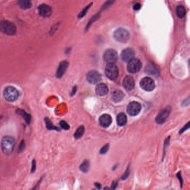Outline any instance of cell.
I'll return each instance as SVG.
<instances>
[{
	"mask_svg": "<svg viewBox=\"0 0 190 190\" xmlns=\"http://www.w3.org/2000/svg\"><path fill=\"white\" fill-rule=\"evenodd\" d=\"M15 146V139L14 138L10 136H5L2 138L1 147L3 153L10 156L14 151Z\"/></svg>",
	"mask_w": 190,
	"mask_h": 190,
	"instance_id": "obj_1",
	"label": "cell"
},
{
	"mask_svg": "<svg viewBox=\"0 0 190 190\" xmlns=\"http://www.w3.org/2000/svg\"><path fill=\"white\" fill-rule=\"evenodd\" d=\"M17 29L15 25L8 20L0 21V31L9 36H14L16 33Z\"/></svg>",
	"mask_w": 190,
	"mask_h": 190,
	"instance_id": "obj_2",
	"label": "cell"
},
{
	"mask_svg": "<svg viewBox=\"0 0 190 190\" xmlns=\"http://www.w3.org/2000/svg\"><path fill=\"white\" fill-rule=\"evenodd\" d=\"M3 95L5 100L9 102L16 101L19 97V92L12 86H7L4 89Z\"/></svg>",
	"mask_w": 190,
	"mask_h": 190,
	"instance_id": "obj_3",
	"label": "cell"
},
{
	"mask_svg": "<svg viewBox=\"0 0 190 190\" xmlns=\"http://www.w3.org/2000/svg\"><path fill=\"white\" fill-rule=\"evenodd\" d=\"M105 74L109 79L115 80L119 75V70L114 64H108L105 69Z\"/></svg>",
	"mask_w": 190,
	"mask_h": 190,
	"instance_id": "obj_4",
	"label": "cell"
},
{
	"mask_svg": "<svg viewBox=\"0 0 190 190\" xmlns=\"http://www.w3.org/2000/svg\"><path fill=\"white\" fill-rule=\"evenodd\" d=\"M129 33L127 30L123 28H119L117 29L114 33V37L115 39L122 43H126L129 39Z\"/></svg>",
	"mask_w": 190,
	"mask_h": 190,
	"instance_id": "obj_5",
	"label": "cell"
},
{
	"mask_svg": "<svg viewBox=\"0 0 190 190\" xmlns=\"http://www.w3.org/2000/svg\"><path fill=\"white\" fill-rule=\"evenodd\" d=\"M142 66V64L140 60L138 59H132L127 65V70L131 73H136L140 71Z\"/></svg>",
	"mask_w": 190,
	"mask_h": 190,
	"instance_id": "obj_6",
	"label": "cell"
},
{
	"mask_svg": "<svg viewBox=\"0 0 190 190\" xmlns=\"http://www.w3.org/2000/svg\"><path fill=\"white\" fill-rule=\"evenodd\" d=\"M170 107H167L159 113L156 118V122L158 124H163L167 120L171 113Z\"/></svg>",
	"mask_w": 190,
	"mask_h": 190,
	"instance_id": "obj_7",
	"label": "cell"
},
{
	"mask_svg": "<svg viewBox=\"0 0 190 190\" xmlns=\"http://www.w3.org/2000/svg\"><path fill=\"white\" fill-rule=\"evenodd\" d=\"M140 86L147 92H151L155 88V84L152 79L146 77L142 79L140 82Z\"/></svg>",
	"mask_w": 190,
	"mask_h": 190,
	"instance_id": "obj_8",
	"label": "cell"
},
{
	"mask_svg": "<svg viewBox=\"0 0 190 190\" xmlns=\"http://www.w3.org/2000/svg\"><path fill=\"white\" fill-rule=\"evenodd\" d=\"M118 59L117 53L113 49L107 50L103 55L104 60L108 64H114Z\"/></svg>",
	"mask_w": 190,
	"mask_h": 190,
	"instance_id": "obj_9",
	"label": "cell"
},
{
	"mask_svg": "<svg viewBox=\"0 0 190 190\" xmlns=\"http://www.w3.org/2000/svg\"><path fill=\"white\" fill-rule=\"evenodd\" d=\"M141 110V105L139 103L133 102L130 103L127 108L128 114L131 116H136L138 115Z\"/></svg>",
	"mask_w": 190,
	"mask_h": 190,
	"instance_id": "obj_10",
	"label": "cell"
},
{
	"mask_svg": "<svg viewBox=\"0 0 190 190\" xmlns=\"http://www.w3.org/2000/svg\"><path fill=\"white\" fill-rule=\"evenodd\" d=\"M87 79L89 83L96 84L102 80V75L97 71L92 70L87 74Z\"/></svg>",
	"mask_w": 190,
	"mask_h": 190,
	"instance_id": "obj_11",
	"label": "cell"
},
{
	"mask_svg": "<svg viewBox=\"0 0 190 190\" xmlns=\"http://www.w3.org/2000/svg\"><path fill=\"white\" fill-rule=\"evenodd\" d=\"M38 11L40 16L46 18L50 17L53 12L51 7L47 4H41L38 7Z\"/></svg>",
	"mask_w": 190,
	"mask_h": 190,
	"instance_id": "obj_12",
	"label": "cell"
},
{
	"mask_svg": "<svg viewBox=\"0 0 190 190\" xmlns=\"http://www.w3.org/2000/svg\"><path fill=\"white\" fill-rule=\"evenodd\" d=\"M68 66V61L64 60V61L60 62L58 68L56 73V78H59V79L62 78L63 77L65 73Z\"/></svg>",
	"mask_w": 190,
	"mask_h": 190,
	"instance_id": "obj_13",
	"label": "cell"
},
{
	"mask_svg": "<svg viewBox=\"0 0 190 190\" xmlns=\"http://www.w3.org/2000/svg\"><path fill=\"white\" fill-rule=\"evenodd\" d=\"M99 124L103 127V128H108L109 127L112 123V119L111 116L104 114H103L99 119Z\"/></svg>",
	"mask_w": 190,
	"mask_h": 190,
	"instance_id": "obj_14",
	"label": "cell"
},
{
	"mask_svg": "<svg viewBox=\"0 0 190 190\" xmlns=\"http://www.w3.org/2000/svg\"><path fill=\"white\" fill-rule=\"evenodd\" d=\"M135 55L134 51L131 48H127L124 50L121 54V59L125 62H129L131 60Z\"/></svg>",
	"mask_w": 190,
	"mask_h": 190,
	"instance_id": "obj_15",
	"label": "cell"
},
{
	"mask_svg": "<svg viewBox=\"0 0 190 190\" xmlns=\"http://www.w3.org/2000/svg\"><path fill=\"white\" fill-rule=\"evenodd\" d=\"M134 81L131 76H126L123 81V86L128 91H131L134 88Z\"/></svg>",
	"mask_w": 190,
	"mask_h": 190,
	"instance_id": "obj_16",
	"label": "cell"
},
{
	"mask_svg": "<svg viewBox=\"0 0 190 190\" xmlns=\"http://www.w3.org/2000/svg\"><path fill=\"white\" fill-rule=\"evenodd\" d=\"M96 93L99 96H104L108 93V88L107 85L104 83H101L98 85L96 88Z\"/></svg>",
	"mask_w": 190,
	"mask_h": 190,
	"instance_id": "obj_17",
	"label": "cell"
},
{
	"mask_svg": "<svg viewBox=\"0 0 190 190\" xmlns=\"http://www.w3.org/2000/svg\"><path fill=\"white\" fill-rule=\"evenodd\" d=\"M124 97V94L121 90H117L113 92L112 99L114 102L118 103L122 101Z\"/></svg>",
	"mask_w": 190,
	"mask_h": 190,
	"instance_id": "obj_18",
	"label": "cell"
},
{
	"mask_svg": "<svg viewBox=\"0 0 190 190\" xmlns=\"http://www.w3.org/2000/svg\"><path fill=\"white\" fill-rule=\"evenodd\" d=\"M127 116L124 113H121L119 114H118L117 117V124L120 127L124 126L127 124Z\"/></svg>",
	"mask_w": 190,
	"mask_h": 190,
	"instance_id": "obj_19",
	"label": "cell"
},
{
	"mask_svg": "<svg viewBox=\"0 0 190 190\" xmlns=\"http://www.w3.org/2000/svg\"><path fill=\"white\" fill-rule=\"evenodd\" d=\"M16 113L17 114H19L21 116L22 118H24L27 124H30L31 121V116L29 114V113L26 112L24 110L21 109H17L16 111Z\"/></svg>",
	"mask_w": 190,
	"mask_h": 190,
	"instance_id": "obj_20",
	"label": "cell"
},
{
	"mask_svg": "<svg viewBox=\"0 0 190 190\" xmlns=\"http://www.w3.org/2000/svg\"><path fill=\"white\" fill-rule=\"evenodd\" d=\"M18 5L23 10H28L32 7V2L30 0H19Z\"/></svg>",
	"mask_w": 190,
	"mask_h": 190,
	"instance_id": "obj_21",
	"label": "cell"
},
{
	"mask_svg": "<svg viewBox=\"0 0 190 190\" xmlns=\"http://www.w3.org/2000/svg\"><path fill=\"white\" fill-rule=\"evenodd\" d=\"M90 168V163L89 160H85L83 161L82 163L79 167L80 170L83 173H87L89 171Z\"/></svg>",
	"mask_w": 190,
	"mask_h": 190,
	"instance_id": "obj_22",
	"label": "cell"
},
{
	"mask_svg": "<svg viewBox=\"0 0 190 190\" xmlns=\"http://www.w3.org/2000/svg\"><path fill=\"white\" fill-rule=\"evenodd\" d=\"M85 133V128L83 126H81L78 128L77 129L76 132L75 133L74 137L76 139H78L81 138Z\"/></svg>",
	"mask_w": 190,
	"mask_h": 190,
	"instance_id": "obj_23",
	"label": "cell"
},
{
	"mask_svg": "<svg viewBox=\"0 0 190 190\" xmlns=\"http://www.w3.org/2000/svg\"><path fill=\"white\" fill-rule=\"evenodd\" d=\"M45 122L46 124V127L49 130H55L56 131H60L59 128L56 126H54L52 122L48 118H45Z\"/></svg>",
	"mask_w": 190,
	"mask_h": 190,
	"instance_id": "obj_24",
	"label": "cell"
},
{
	"mask_svg": "<svg viewBox=\"0 0 190 190\" xmlns=\"http://www.w3.org/2000/svg\"><path fill=\"white\" fill-rule=\"evenodd\" d=\"M176 14L180 19H182L183 17H184L186 15L185 8L181 5L177 6V7L176 8Z\"/></svg>",
	"mask_w": 190,
	"mask_h": 190,
	"instance_id": "obj_25",
	"label": "cell"
},
{
	"mask_svg": "<svg viewBox=\"0 0 190 190\" xmlns=\"http://www.w3.org/2000/svg\"><path fill=\"white\" fill-rule=\"evenodd\" d=\"M170 139H171V137H167L165 139V141H164V144H163V157H162V161H163L164 158H165V153H166V150L168 147L169 146L170 143Z\"/></svg>",
	"mask_w": 190,
	"mask_h": 190,
	"instance_id": "obj_26",
	"label": "cell"
},
{
	"mask_svg": "<svg viewBox=\"0 0 190 190\" xmlns=\"http://www.w3.org/2000/svg\"><path fill=\"white\" fill-rule=\"evenodd\" d=\"M146 71L147 73L152 75H155L157 73L155 66L152 64L151 63L149 64V65L147 66Z\"/></svg>",
	"mask_w": 190,
	"mask_h": 190,
	"instance_id": "obj_27",
	"label": "cell"
},
{
	"mask_svg": "<svg viewBox=\"0 0 190 190\" xmlns=\"http://www.w3.org/2000/svg\"><path fill=\"white\" fill-rule=\"evenodd\" d=\"M131 173V169H130V164L128 165V166H127V169L125 171L124 173L122 175L121 177V180H126L127 178L129 177V176L130 175Z\"/></svg>",
	"mask_w": 190,
	"mask_h": 190,
	"instance_id": "obj_28",
	"label": "cell"
},
{
	"mask_svg": "<svg viewBox=\"0 0 190 190\" xmlns=\"http://www.w3.org/2000/svg\"><path fill=\"white\" fill-rule=\"evenodd\" d=\"M109 147H110V146H109V144H105L104 146H103L100 151H99V154L100 155H105L107 153L108 151H109Z\"/></svg>",
	"mask_w": 190,
	"mask_h": 190,
	"instance_id": "obj_29",
	"label": "cell"
},
{
	"mask_svg": "<svg viewBox=\"0 0 190 190\" xmlns=\"http://www.w3.org/2000/svg\"><path fill=\"white\" fill-rule=\"evenodd\" d=\"M118 183H119V180H118L113 181L111 184V188L106 187V188H104V190H116L118 185Z\"/></svg>",
	"mask_w": 190,
	"mask_h": 190,
	"instance_id": "obj_30",
	"label": "cell"
},
{
	"mask_svg": "<svg viewBox=\"0 0 190 190\" xmlns=\"http://www.w3.org/2000/svg\"><path fill=\"white\" fill-rule=\"evenodd\" d=\"M60 126L62 129H63L64 130H69L70 129V126L68 124V123L65 122V121H61L60 122Z\"/></svg>",
	"mask_w": 190,
	"mask_h": 190,
	"instance_id": "obj_31",
	"label": "cell"
},
{
	"mask_svg": "<svg viewBox=\"0 0 190 190\" xmlns=\"http://www.w3.org/2000/svg\"><path fill=\"white\" fill-rule=\"evenodd\" d=\"M91 5H92V4H90V5H89V6H87L85 9H83V11L79 14V16H78V17L79 18V19H81V18H82L83 17H84V16H85V15L86 14V12H87V10H88V9L91 6Z\"/></svg>",
	"mask_w": 190,
	"mask_h": 190,
	"instance_id": "obj_32",
	"label": "cell"
},
{
	"mask_svg": "<svg viewBox=\"0 0 190 190\" xmlns=\"http://www.w3.org/2000/svg\"><path fill=\"white\" fill-rule=\"evenodd\" d=\"M176 177L178 178V180L180 181V183L181 189L182 188V185H183V178L181 175V171H180L178 173L176 174Z\"/></svg>",
	"mask_w": 190,
	"mask_h": 190,
	"instance_id": "obj_33",
	"label": "cell"
},
{
	"mask_svg": "<svg viewBox=\"0 0 190 190\" xmlns=\"http://www.w3.org/2000/svg\"><path fill=\"white\" fill-rule=\"evenodd\" d=\"M189 128H190V123L188 122L184 127H183L182 129H181L180 131H179V134H182L183 133L186 132V131H187V130L189 129Z\"/></svg>",
	"mask_w": 190,
	"mask_h": 190,
	"instance_id": "obj_34",
	"label": "cell"
},
{
	"mask_svg": "<svg viewBox=\"0 0 190 190\" xmlns=\"http://www.w3.org/2000/svg\"><path fill=\"white\" fill-rule=\"evenodd\" d=\"M58 24L55 25L53 26L51 28V29H50V31H49V34L51 36H52L53 35H54V33H55V31H56V30L58 29Z\"/></svg>",
	"mask_w": 190,
	"mask_h": 190,
	"instance_id": "obj_35",
	"label": "cell"
},
{
	"mask_svg": "<svg viewBox=\"0 0 190 190\" xmlns=\"http://www.w3.org/2000/svg\"><path fill=\"white\" fill-rule=\"evenodd\" d=\"M25 148V143L24 141L22 140L20 144L18 151L19 152H21L23 151L24 150Z\"/></svg>",
	"mask_w": 190,
	"mask_h": 190,
	"instance_id": "obj_36",
	"label": "cell"
},
{
	"mask_svg": "<svg viewBox=\"0 0 190 190\" xmlns=\"http://www.w3.org/2000/svg\"><path fill=\"white\" fill-rule=\"evenodd\" d=\"M36 161L35 160H33L32 162V168H31V173H34L35 170H36Z\"/></svg>",
	"mask_w": 190,
	"mask_h": 190,
	"instance_id": "obj_37",
	"label": "cell"
},
{
	"mask_svg": "<svg viewBox=\"0 0 190 190\" xmlns=\"http://www.w3.org/2000/svg\"><path fill=\"white\" fill-rule=\"evenodd\" d=\"M141 4H139V3H137L136 4L134 5V6H133V9H134V10H135V11H137V10H139V9H141Z\"/></svg>",
	"mask_w": 190,
	"mask_h": 190,
	"instance_id": "obj_38",
	"label": "cell"
},
{
	"mask_svg": "<svg viewBox=\"0 0 190 190\" xmlns=\"http://www.w3.org/2000/svg\"><path fill=\"white\" fill-rule=\"evenodd\" d=\"M77 90V88L76 86H75V87H74L73 89V90H72V93H71L70 95H71V96H73L74 95H75V93H76Z\"/></svg>",
	"mask_w": 190,
	"mask_h": 190,
	"instance_id": "obj_39",
	"label": "cell"
},
{
	"mask_svg": "<svg viewBox=\"0 0 190 190\" xmlns=\"http://www.w3.org/2000/svg\"><path fill=\"white\" fill-rule=\"evenodd\" d=\"M94 185H95V186L97 187V189L98 190H100V189H101V187H102V185L99 183H98V182H97V183H94Z\"/></svg>",
	"mask_w": 190,
	"mask_h": 190,
	"instance_id": "obj_40",
	"label": "cell"
},
{
	"mask_svg": "<svg viewBox=\"0 0 190 190\" xmlns=\"http://www.w3.org/2000/svg\"><path fill=\"white\" fill-rule=\"evenodd\" d=\"M0 119H1V116H0Z\"/></svg>",
	"mask_w": 190,
	"mask_h": 190,
	"instance_id": "obj_41",
	"label": "cell"
},
{
	"mask_svg": "<svg viewBox=\"0 0 190 190\" xmlns=\"http://www.w3.org/2000/svg\"></svg>",
	"mask_w": 190,
	"mask_h": 190,
	"instance_id": "obj_42",
	"label": "cell"
}]
</instances>
